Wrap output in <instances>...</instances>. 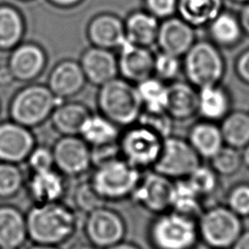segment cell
Instances as JSON below:
<instances>
[{
	"label": "cell",
	"instance_id": "cell-1",
	"mask_svg": "<svg viewBox=\"0 0 249 249\" xmlns=\"http://www.w3.org/2000/svg\"><path fill=\"white\" fill-rule=\"evenodd\" d=\"M28 239L33 243L57 245L69 240L77 231V210L63 202L34 204L26 213Z\"/></svg>",
	"mask_w": 249,
	"mask_h": 249
},
{
	"label": "cell",
	"instance_id": "cell-2",
	"mask_svg": "<svg viewBox=\"0 0 249 249\" xmlns=\"http://www.w3.org/2000/svg\"><path fill=\"white\" fill-rule=\"evenodd\" d=\"M147 238L152 249H196L200 242L196 219L173 210L154 215Z\"/></svg>",
	"mask_w": 249,
	"mask_h": 249
},
{
	"label": "cell",
	"instance_id": "cell-3",
	"mask_svg": "<svg viewBox=\"0 0 249 249\" xmlns=\"http://www.w3.org/2000/svg\"><path fill=\"white\" fill-rule=\"evenodd\" d=\"M96 102L99 113L119 127L136 124L143 109L136 86L118 77L99 87Z\"/></svg>",
	"mask_w": 249,
	"mask_h": 249
},
{
	"label": "cell",
	"instance_id": "cell-4",
	"mask_svg": "<svg viewBox=\"0 0 249 249\" xmlns=\"http://www.w3.org/2000/svg\"><path fill=\"white\" fill-rule=\"evenodd\" d=\"M199 241L209 249H231L242 232V219L226 204L205 207L196 219Z\"/></svg>",
	"mask_w": 249,
	"mask_h": 249
},
{
	"label": "cell",
	"instance_id": "cell-5",
	"mask_svg": "<svg viewBox=\"0 0 249 249\" xmlns=\"http://www.w3.org/2000/svg\"><path fill=\"white\" fill-rule=\"evenodd\" d=\"M143 171L119 157L95 166L89 182L98 195L107 201L129 199Z\"/></svg>",
	"mask_w": 249,
	"mask_h": 249
},
{
	"label": "cell",
	"instance_id": "cell-6",
	"mask_svg": "<svg viewBox=\"0 0 249 249\" xmlns=\"http://www.w3.org/2000/svg\"><path fill=\"white\" fill-rule=\"evenodd\" d=\"M182 70L187 81L196 89L220 84L226 73V61L211 41H196L183 55Z\"/></svg>",
	"mask_w": 249,
	"mask_h": 249
},
{
	"label": "cell",
	"instance_id": "cell-7",
	"mask_svg": "<svg viewBox=\"0 0 249 249\" xmlns=\"http://www.w3.org/2000/svg\"><path fill=\"white\" fill-rule=\"evenodd\" d=\"M61 102L48 86L30 84L14 95L9 113L12 121L31 128L50 119L53 109Z\"/></svg>",
	"mask_w": 249,
	"mask_h": 249
},
{
	"label": "cell",
	"instance_id": "cell-8",
	"mask_svg": "<svg viewBox=\"0 0 249 249\" xmlns=\"http://www.w3.org/2000/svg\"><path fill=\"white\" fill-rule=\"evenodd\" d=\"M162 141L153 130L134 124L120 135L121 158L141 171L152 169L160 154Z\"/></svg>",
	"mask_w": 249,
	"mask_h": 249
},
{
	"label": "cell",
	"instance_id": "cell-9",
	"mask_svg": "<svg viewBox=\"0 0 249 249\" xmlns=\"http://www.w3.org/2000/svg\"><path fill=\"white\" fill-rule=\"evenodd\" d=\"M187 139L170 135L163 139L161 151L153 170L171 180L187 178L201 162Z\"/></svg>",
	"mask_w": 249,
	"mask_h": 249
},
{
	"label": "cell",
	"instance_id": "cell-10",
	"mask_svg": "<svg viewBox=\"0 0 249 249\" xmlns=\"http://www.w3.org/2000/svg\"><path fill=\"white\" fill-rule=\"evenodd\" d=\"M84 231L89 243L105 249L124 239L126 224L118 211L104 205L87 214Z\"/></svg>",
	"mask_w": 249,
	"mask_h": 249
},
{
	"label": "cell",
	"instance_id": "cell-11",
	"mask_svg": "<svg viewBox=\"0 0 249 249\" xmlns=\"http://www.w3.org/2000/svg\"><path fill=\"white\" fill-rule=\"evenodd\" d=\"M52 151L54 168L64 177L82 176L92 167L90 147L79 135H62Z\"/></svg>",
	"mask_w": 249,
	"mask_h": 249
},
{
	"label": "cell",
	"instance_id": "cell-12",
	"mask_svg": "<svg viewBox=\"0 0 249 249\" xmlns=\"http://www.w3.org/2000/svg\"><path fill=\"white\" fill-rule=\"evenodd\" d=\"M173 180L151 169L142 173L129 199L156 215L170 209Z\"/></svg>",
	"mask_w": 249,
	"mask_h": 249
},
{
	"label": "cell",
	"instance_id": "cell-13",
	"mask_svg": "<svg viewBox=\"0 0 249 249\" xmlns=\"http://www.w3.org/2000/svg\"><path fill=\"white\" fill-rule=\"evenodd\" d=\"M36 146L30 128L14 121L0 123V161L21 163Z\"/></svg>",
	"mask_w": 249,
	"mask_h": 249
},
{
	"label": "cell",
	"instance_id": "cell-14",
	"mask_svg": "<svg viewBox=\"0 0 249 249\" xmlns=\"http://www.w3.org/2000/svg\"><path fill=\"white\" fill-rule=\"evenodd\" d=\"M119 52L118 69L123 79L137 85L154 75L155 53L149 48L125 40Z\"/></svg>",
	"mask_w": 249,
	"mask_h": 249
},
{
	"label": "cell",
	"instance_id": "cell-15",
	"mask_svg": "<svg viewBox=\"0 0 249 249\" xmlns=\"http://www.w3.org/2000/svg\"><path fill=\"white\" fill-rule=\"evenodd\" d=\"M195 29L180 17L172 16L160 20L156 44L160 52L181 57L196 41Z\"/></svg>",
	"mask_w": 249,
	"mask_h": 249
},
{
	"label": "cell",
	"instance_id": "cell-16",
	"mask_svg": "<svg viewBox=\"0 0 249 249\" xmlns=\"http://www.w3.org/2000/svg\"><path fill=\"white\" fill-rule=\"evenodd\" d=\"M11 51L7 65L16 81L29 83L42 74L47 64V56L38 44L19 43Z\"/></svg>",
	"mask_w": 249,
	"mask_h": 249
},
{
	"label": "cell",
	"instance_id": "cell-17",
	"mask_svg": "<svg viewBox=\"0 0 249 249\" xmlns=\"http://www.w3.org/2000/svg\"><path fill=\"white\" fill-rule=\"evenodd\" d=\"M87 82L100 87L118 77V58L111 50L91 46L79 61Z\"/></svg>",
	"mask_w": 249,
	"mask_h": 249
},
{
	"label": "cell",
	"instance_id": "cell-18",
	"mask_svg": "<svg viewBox=\"0 0 249 249\" xmlns=\"http://www.w3.org/2000/svg\"><path fill=\"white\" fill-rule=\"evenodd\" d=\"M25 186L34 204L60 201L66 193L65 177L55 168L30 171Z\"/></svg>",
	"mask_w": 249,
	"mask_h": 249
},
{
	"label": "cell",
	"instance_id": "cell-19",
	"mask_svg": "<svg viewBox=\"0 0 249 249\" xmlns=\"http://www.w3.org/2000/svg\"><path fill=\"white\" fill-rule=\"evenodd\" d=\"M87 34L92 46L111 51L119 50L126 40L124 20L109 13L92 18L89 22Z\"/></svg>",
	"mask_w": 249,
	"mask_h": 249
},
{
	"label": "cell",
	"instance_id": "cell-20",
	"mask_svg": "<svg viewBox=\"0 0 249 249\" xmlns=\"http://www.w3.org/2000/svg\"><path fill=\"white\" fill-rule=\"evenodd\" d=\"M86 77L79 62L65 59L58 62L48 78V88L60 100L75 96L85 87Z\"/></svg>",
	"mask_w": 249,
	"mask_h": 249
},
{
	"label": "cell",
	"instance_id": "cell-21",
	"mask_svg": "<svg viewBox=\"0 0 249 249\" xmlns=\"http://www.w3.org/2000/svg\"><path fill=\"white\" fill-rule=\"evenodd\" d=\"M28 239L25 215L11 204L0 205V248L19 249Z\"/></svg>",
	"mask_w": 249,
	"mask_h": 249
},
{
	"label": "cell",
	"instance_id": "cell-22",
	"mask_svg": "<svg viewBox=\"0 0 249 249\" xmlns=\"http://www.w3.org/2000/svg\"><path fill=\"white\" fill-rule=\"evenodd\" d=\"M197 90L188 81L168 83L166 112L174 121H187L197 114Z\"/></svg>",
	"mask_w": 249,
	"mask_h": 249
},
{
	"label": "cell",
	"instance_id": "cell-23",
	"mask_svg": "<svg viewBox=\"0 0 249 249\" xmlns=\"http://www.w3.org/2000/svg\"><path fill=\"white\" fill-rule=\"evenodd\" d=\"M187 140L200 159L207 160L225 145L219 124L206 120L197 122L190 127Z\"/></svg>",
	"mask_w": 249,
	"mask_h": 249
},
{
	"label": "cell",
	"instance_id": "cell-24",
	"mask_svg": "<svg viewBox=\"0 0 249 249\" xmlns=\"http://www.w3.org/2000/svg\"><path fill=\"white\" fill-rule=\"evenodd\" d=\"M197 97V114L202 120L218 123L231 112V96L221 84L198 89Z\"/></svg>",
	"mask_w": 249,
	"mask_h": 249
},
{
	"label": "cell",
	"instance_id": "cell-25",
	"mask_svg": "<svg viewBox=\"0 0 249 249\" xmlns=\"http://www.w3.org/2000/svg\"><path fill=\"white\" fill-rule=\"evenodd\" d=\"M160 22L145 10L132 12L124 21L125 38L132 44L150 48L156 44Z\"/></svg>",
	"mask_w": 249,
	"mask_h": 249
},
{
	"label": "cell",
	"instance_id": "cell-26",
	"mask_svg": "<svg viewBox=\"0 0 249 249\" xmlns=\"http://www.w3.org/2000/svg\"><path fill=\"white\" fill-rule=\"evenodd\" d=\"M88 107L79 102H61L53 111L50 119L53 129L62 135H79L89 116Z\"/></svg>",
	"mask_w": 249,
	"mask_h": 249
},
{
	"label": "cell",
	"instance_id": "cell-27",
	"mask_svg": "<svg viewBox=\"0 0 249 249\" xmlns=\"http://www.w3.org/2000/svg\"><path fill=\"white\" fill-rule=\"evenodd\" d=\"M120 135L119 126L100 113H90L79 134L90 148L117 143Z\"/></svg>",
	"mask_w": 249,
	"mask_h": 249
},
{
	"label": "cell",
	"instance_id": "cell-28",
	"mask_svg": "<svg viewBox=\"0 0 249 249\" xmlns=\"http://www.w3.org/2000/svg\"><path fill=\"white\" fill-rule=\"evenodd\" d=\"M224 10V0H178L177 14L194 28L207 26Z\"/></svg>",
	"mask_w": 249,
	"mask_h": 249
},
{
	"label": "cell",
	"instance_id": "cell-29",
	"mask_svg": "<svg viewBox=\"0 0 249 249\" xmlns=\"http://www.w3.org/2000/svg\"><path fill=\"white\" fill-rule=\"evenodd\" d=\"M207 28L211 42L224 48L236 46L244 34L238 17L225 10L207 25Z\"/></svg>",
	"mask_w": 249,
	"mask_h": 249
},
{
	"label": "cell",
	"instance_id": "cell-30",
	"mask_svg": "<svg viewBox=\"0 0 249 249\" xmlns=\"http://www.w3.org/2000/svg\"><path fill=\"white\" fill-rule=\"evenodd\" d=\"M25 31L21 13L9 4L0 5V51H11L19 43Z\"/></svg>",
	"mask_w": 249,
	"mask_h": 249
},
{
	"label": "cell",
	"instance_id": "cell-31",
	"mask_svg": "<svg viewBox=\"0 0 249 249\" xmlns=\"http://www.w3.org/2000/svg\"><path fill=\"white\" fill-rule=\"evenodd\" d=\"M204 208L203 199L196 193L186 178L173 181L169 210L197 219Z\"/></svg>",
	"mask_w": 249,
	"mask_h": 249
},
{
	"label": "cell",
	"instance_id": "cell-32",
	"mask_svg": "<svg viewBox=\"0 0 249 249\" xmlns=\"http://www.w3.org/2000/svg\"><path fill=\"white\" fill-rule=\"evenodd\" d=\"M225 145L242 150L249 144V113L231 111L219 124Z\"/></svg>",
	"mask_w": 249,
	"mask_h": 249
},
{
	"label": "cell",
	"instance_id": "cell-33",
	"mask_svg": "<svg viewBox=\"0 0 249 249\" xmlns=\"http://www.w3.org/2000/svg\"><path fill=\"white\" fill-rule=\"evenodd\" d=\"M135 86L144 110L166 111L168 84L153 75Z\"/></svg>",
	"mask_w": 249,
	"mask_h": 249
},
{
	"label": "cell",
	"instance_id": "cell-34",
	"mask_svg": "<svg viewBox=\"0 0 249 249\" xmlns=\"http://www.w3.org/2000/svg\"><path fill=\"white\" fill-rule=\"evenodd\" d=\"M196 193L205 201L218 193L220 188V176L208 164H200L187 178Z\"/></svg>",
	"mask_w": 249,
	"mask_h": 249
},
{
	"label": "cell",
	"instance_id": "cell-35",
	"mask_svg": "<svg viewBox=\"0 0 249 249\" xmlns=\"http://www.w3.org/2000/svg\"><path fill=\"white\" fill-rule=\"evenodd\" d=\"M209 165L220 177H231L243 166L242 154L236 148L224 145L209 160Z\"/></svg>",
	"mask_w": 249,
	"mask_h": 249
},
{
	"label": "cell",
	"instance_id": "cell-36",
	"mask_svg": "<svg viewBox=\"0 0 249 249\" xmlns=\"http://www.w3.org/2000/svg\"><path fill=\"white\" fill-rule=\"evenodd\" d=\"M25 184L24 174L18 164L0 161V198L17 196Z\"/></svg>",
	"mask_w": 249,
	"mask_h": 249
},
{
	"label": "cell",
	"instance_id": "cell-37",
	"mask_svg": "<svg viewBox=\"0 0 249 249\" xmlns=\"http://www.w3.org/2000/svg\"><path fill=\"white\" fill-rule=\"evenodd\" d=\"M74 208L84 214L104 206L106 201L98 195L89 180L80 182L76 185L73 191Z\"/></svg>",
	"mask_w": 249,
	"mask_h": 249
},
{
	"label": "cell",
	"instance_id": "cell-38",
	"mask_svg": "<svg viewBox=\"0 0 249 249\" xmlns=\"http://www.w3.org/2000/svg\"><path fill=\"white\" fill-rule=\"evenodd\" d=\"M173 122L174 120L166 111H148L142 109L136 124L153 130L164 139L172 135Z\"/></svg>",
	"mask_w": 249,
	"mask_h": 249
},
{
	"label": "cell",
	"instance_id": "cell-39",
	"mask_svg": "<svg viewBox=\"0 0 249 249\" xmlns=\"http://www.w3.org/2000/svg\"><path fill=\"white\" fill-rule=\"evenodd\" d=\"M182 70V60L179 56L159 52L154 58V76L165 83L176 80Z\"/></svg>",
	"mask_w": 249,
	"mask_h": 249
},
{
	"label": "cell",
	"instance_id": "cell-40",
	"mask_svg": "<svg viewBox=\"0 0 249 249\" xmlns=\"http://www.w3.org/2000/svg\"><path fill=\"white\" fill-rule=\"evenodd\" d=\"M226 205L241 219L249 218V182L232 185L226 194Z\"/></svg>",
	"mask_w": 249,
	"mask_h": 249
},
{
	"label": "cell",
	"instance_id": "cell-41",
	"mask_svg": "<svg viewBox=\"0 0 249 249\" xmlns=\"http://www.w3.org/2000/svg\"><path fill=\"white\" fill-rule=\"evenodd\" d=\"M25 161L30 171H43L54 168L52 148L43 145H36Z\"/></svg>",
	"mask_w": 249,
	"mask_h": 249
},
{
	"label": "cell",
	"instance_id": "cell-42",
	"mask_svg": "<svg viewBox=\"0 0 249 249\" xmlns=\"http://www.w3.org/2000/svg\"><path fill=\"white\" fill-rule=\"evenodd\" d=\"M177 3L178 0H143L144 10L160 20L175 16Z\"/></svg>",
	"mask_w": 249,
	"mask_h": 249
},
{
	"label": "cell",
	"instance_id": "cell-43",
	"mask_svg": "<svg viewBox=\"0 0 249 249\" xmlns=\"http://www.w3.org/2000/svg\"><path fill=\"white\" fill-rule=\"evenodd\" d=\"M90 152H91V164L93 167L121 157L118 142L105 145V146L90 148Z\"/></svg>",
	"mask_w": 249,
	"mask_h": 249
},
{
	"label": "cell",
	"instance_id": "cell-44",
	"mask_svg": "<svg viewBox=\"0 0 249 249\" xmlns=\"http://www.w3.org/2000/svg\"><path fill=\"white\" fill-rule=\"evenodd\" d=\"M234 70L237 77L249 85V49L243 51L236 58Z\"/></svg>",
	"mask_w": 249,
	"mask_h": 249
},
{
	"label": "cell",
	"instance_id": "cell-45",
	"mask_svg": "<svg viewBox=\"0 0 249 249\" xmlns=\"http://www.w3.org/2000/svg\"><path fill=\"white\" fill-rule=\"evenodd\" d=\"M238 19L244 34L249 36V2L242 4L241 10L238 14Z\"/></svg>",
	"mask_w": 249,
	"mask_h": 249
},
{
	"label": "cell",
	"instance_id": "cell-46",
	"mask_svg": "<svg viewBox=\"0 0 249 249\" xmlns=\"http://www.w3.org/2000/svg\"><path fill=\"white\" fill-rule=\"evenodd\" d=\"M15 81L13 73L8 65L0 66V87H8Z\"/></svg>",
	"mask_w": 249,
	"mask_h": 249
},
{
	"label": "cell",
	"instance_id": "cell-47",
	"mask_svg": "<svg viewBox=\"0 0 249 249\" xmlns=\"http://www.w3.org/2000/svg\"><path fill=\"white\" fill-rule=\"evenodd\" d=\"M231 249H249V229L242 231Z\"/></svg>",
	"mask_w": 249,
	"mask_h": 249
},
{
	"label": "cell",
	"instance_id": "cell-48",
	"mask_svg": "<svg viewBox=\"0 0 249 249\" xmlns=\"http://www.w3.org/2000/svg\"><path fill=\"white\" fill-rule=\"evenodd\" d=\"M52 5L58 8H72L79 5L83 0H48Z\"/></svg>",
	"mask_w": 249,
	"mask_h": 249
},
{
	"label": "cell",
	"instance_id": "cell-49",
	"mask_svg": "<svg viewBox=\"0 0 249 249\" xmlns=\"http://www.w3.org/2000/svg\"><path fill=\"white\" fill-rule=\"evenodd\" d=\"M105 249H142L139 245L132 243V242H128V241H121L117 244H114L108 248Z\"/></svg>",
	"mask_w": 249,
	"mask_h": 249
},
{
	"label": "cell",
	"instance_id": "cell-50",
	"mask_svg": "<svg viewBox=\"0 0 249 249\" xmlns=\"http://www.w3.org/2000/svg\"><path fill=\"white\" fill-rule=\"evenodd\" d=\"M69 249H99L97 247H95L94 245H92L91 243H85V242H79V243H75L73 244Z\"/></svg>",
	"mask_w": 249,
	"mask_h": 249
},
{
	"label": "cell",
	"instance_id": "cell-51",
	"mask_svg": "<svg viewBox=\"0 0 249 249\" xmlns=\"http://www.w3.org/2000/svg\"><path fill=\"white\" fill-rule=\"evenodd\" d=\"M27 249H60L57 245H50V244H41V243H34L33 245L29 246Z\"/></svg>",
	"mask_w": 249,
	"mask_h": 249
},
{
	"label": "cell",
	"instance_id": "cell-52",
	"mask_svg": "<svg viewBox=\"0 0 249 249\" xmlns=\"http://www.w3.org/2000/svg\"><path fill=\"white\" fill-rule=\"evenodd\" d=\"M242 160H243V165L246 166L249 169V144L242 149Z\"/></svg>",
	"mask_w": 249,
	"mask_h": 249
},
{
	"label": "cell",
	"instance_id": "cell-53",
	"mask_svg": "<svg viewBox=\"0 0 249 249\" xmlns=\"http://www.w3.org/2000/svg\"><path fill=\"white\" fill-rule=\"evenodd\" d=\"M233 2H236V3H240V4H245L247 2H249V0H231Z\"/></svg>",
	"mask_w": 249,
	"mask_h": 249
},
{
	"label": "cell",
	"instance_id": "cell-54",
	"mask_svg": "<svg viewBox=\"0 0 249 249\" xmlns=\"http://www.w3.org/2000/svg\"><path fill=\"white\" fill-rule=\"evenodd\" d=\"M0 110H1V105H0Z\"/></svg>",
	"mask_w": 249,
	"mask_h": 249
},
{
	"label": "cell",
	"instance_id": "cell-55",
	"mask_svg": "<svg viewBox=\"0 0 249 249\" xmlns=\"http://www.w3.org/2000/svg\"><path fill=\"white\" fill-rule=\"evenodd\" d=\"M248 113H249V112H248Z\"/></svg>",
	"mask_w": 249,
	"mask_h": 249
},
{
	"label": "cell",
	"instance_id": "cell-56",
	"mask_svg": "<svg viewBox=\"0 0 249 249\" xmlns=\"http://www.w3.org/2000/svg\"><path fill=\"white\" fill-rule=\"evenodd\" d=\"M0 249H1V248H0Z\"/></svg>",
	"mask_w": 249,
	"mask_h": 249
},
{
	"label": "cell",
	"instance_id": "cell-57",
	"mask_svg": "<svg viewBox=\"0 0 249 249\" xmlns=\"http://www.w3.org/2000/svg\"><path fill=\"white\" fill-rule=\"evenodd\" d=\"M24 1H25V0H24Z\"/></svg>",
	"mask_w": 249,
	"mask_h": 249
}]
</instances>
